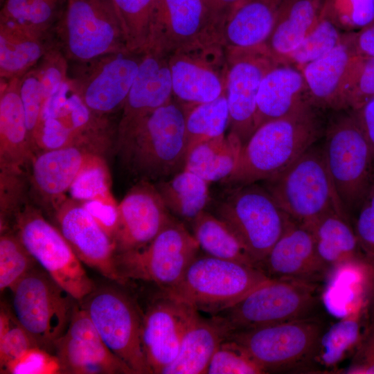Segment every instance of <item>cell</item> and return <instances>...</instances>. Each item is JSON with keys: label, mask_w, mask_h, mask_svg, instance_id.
<instances>
[{"label": "cell", "mask_w": 374, "mask_h": 374, "mask_svg": "<svg viewBox=\"0 0 374 374\" xmlns=\"http://www.w3.org/2000/svg\"><path fill=\"white\" fill-rule=\"evenodd\" d=\"M115 147L125 168L140 181H159L184 169L186 109L174 98L123 130Z\"/></svg>", "instance_id": "6da1fadb"}, {"label": "cell", "mask_w": 374, "mask_h": 374, "mask_svg": "<svg viewBox=\"0 0 374 374\" xmlns=\"http://www.w3.org/2000/svg\"><path fill=\"white\" fill-rule=\"evenodd\" d=\"M312 104L257 127L242 146L232 173L222 181L242 186L283 171L314 145L321 133Z\"/></svg>", "instance_id": "7a4b0ae2"}, {"label": "cell", "mask_w": 374, "mask_h": 374, "mask_svg": "<svg viewBox=\"0 0 374 374\" xmlns=\"http://www.w3.org/2000/svg\"><path fill=\"white\" fill-rule=\"evenodd\" d=\"M49 38L69 62L129 50L113 0H62Z\"/></svg>", "instance_id": "3957f363"}, {"label": "cell", "mask_w": 374, "mask_h": 374, "mask_svg": "<svg viewBox=\"0 0 374 374\" xmlns=\"http://www.w3.org/2000/svg\"><path fill=\"white\" fill-rule=\"evenodd\" d=\"M263 186L294 222L308 226L337 212L348 218L335 189L321 148L314 145Z\"/></svg>", "instance_id": "277c9868"}, {"label": "cell", "mask_w": 374, "mask_h": 374, "mask_svg": "<svg viewBox=\"0 0 374 374\" xmlns=\"http://www.w3.org/2000/svg\"><path fill=\"white\" fill-rule=\"evenodd\" d=\"M327 328L326 323L317 316L233 332L227 339L243 348L265 373L314 371Z\"/></svg>", "instance_id": "5b68a950"}, {"label": "cell", "mask_w": 374, "mask_h": 374, "mask_svg": "<svg viewBox=\"0 0 374 374\" xmlns=\"http://www.w3.org/2000/svg\"><path fill=\"white\" fill-rule=\"evenodd\" d=\"M319 283L270 278L217 315L231 333L317 317L321 305Z\"/></svg>", "instance_id": "8992f818"}, {"label": "cell", "mask_w": 374, "mask_h": 374, "mask_svg": "<svg viewBox=\"0 0 374 374\" xmlns=\"http://www.w3.org/2000/svg\"><path fill=\"white\" fill-rule=\"evenodd\" d=\"M269 278L259 267L206 254L197 256L181 279L163 292L197 310L217 314Z\"/></svg>", "instance_id": "52a82bcc"}, {"label": "cell", "mask_w": 374, "mask_h": 374, "mask_svg": "<svg viewBox=\"0 0 374 374\" xmlns=\"http://www.w3.org/2000/svg\"><path fill=\"white\" fill-rule=\"evenodd\" d=\"M321 149L337 196L349 216L358 210L374 182L373 154L352 111L332 120Z\"/></svg>", "instance_id": "ba28073f"}, {"label": "cell", "mask_w": 374, "mask_h": 374, "mask_svg": "<svg viewBox=\"0 0 374 374\" xmlns=\"http://www.w3.org/2000/svg\"><path fill=\"white\" fill-rule=\"evenodd\" d=\"M37 265L10 290L12 312L38 346L51 353L68 328L78 301Z\"/></svg>", "instance_id": "9c48e42d"}, {"label": "cell", "mask_w": 374, "mask_h": 374, "mask_svg": "<svg viewBox=\"0 0 374 374\" xmlns=\"http://www.w3.org/2000/svg\"><path fill=\"white\" fill-rule=\"evenodd\" d=\"M235 187L217 204L215 215L231 227L260 267L294 221L263 186Z\"/></svg>", "instance_id": "30bf717a"}, {"label": "cell", "mask_w": 374, "mask_h": 374, "mask_svg": "<svg viewBox=\"0 0 374 374\" xmlns=\"http://www.w3.org/2000/svg\"><path fill=\"white\" fill-rule=\"evenodd\" d=\"M107 348L133 374H150L141 339L143 312L116 287L95 289L79 301Z\"/></svg>", "instance_id": "8fae6325"}, {"label": "cell", "mask_w": 374, "mask_h": 374, "mask_svg": "<svg viewBox=\"0 0 374 374\" xmlns=\"http://www.w3.org/2000/svg\"><path fill=\"white\" fill-rule=\"evenodd\" d=\"M12 229L40 267L77 301L95 289L66 240L35 205L28 202L22 207Z\"/></svg>", "instance_id": "7c38bea8"}, {"label": "cell", "mask_w": 374, "mask_h": 374, "mask_svg": "<svg viewBox=\"0 0 374 374\" xmlns=\"http://www.w3.org/2000/svg\"><path fill=\"white\" fill-rule=\"evenodd\" d=\"M199 249L193 234L173 218L145 245L116 253L114 262L122 283L130 279L143 280L163 290L181 279Z\"/></svg>", "instance_id": "4fadbf2b"}, {"label": "cell", "mask_w": 374, "mask_h": 374, "mask_svg": "<svg viewBox=\"0 0 374 374\" xmlns=\"http://www.w3.org/2000/svg\"><path fill=\"white\" fill-rule=\"evenodd\" d=\"M145 51L130 50L69 62L73 91L92 111L109 116L122 111Z\"/></svg>", "instance_id": "5bb4252c"}, {"label": "cell", "mask_w": 374, "mask_h": 374, "mask_svg": "<svg viewBox=\"0 0 374 374\" xmlns=\"http://www.w3.org/2000/svg\"><path fill=\"white\" fill-rule=\"evenodd\" d=\"M223 28L204 0H157L147 49L170 56L196 47L224 44Z\"/></svg>", "instance_id": "9a60e30c"}, {"label": "cell", "mask_w": 374, "mask_h": 374, "mask_svg": "<svg viewBox=\"0 0 374 374\" xmlns=\"http://www.w3.org/2000/svg\"><path fill=\"white\" fill-rule=\"evenodd\" d=\"M225 48V94L229 109V132L237 136L243 145L255 130L256 99L261 81L270 69L280 63L265 44Z\"/></svg>", "instance_id": "2e32d148"}, {"label": "cell", "mask_w": 374, "mask_h": 374, "mask_svg": "<svg viewBox=\"0 0 374 374\" xmlns=\"http://www.w3.org/2000/svg\"><path fill=\"white\" fill-rule=\"evenodd\" d=\"M169 57L173 98L185 107L213 100L225 91L226 48L213 44Z\"/></svg>", "instance_id": "e0dca14e"}, {"label": "cell", "mask_w": 374, "mask_h": 374, "mask_svg": "<svg viewBox=\"0 0 374 374\" xmlns=\"http://www.w3.org/2000/svg\"><path fill=\"white\" fill-rule=\"evenodd\" d=\"M143 313L141 339L151 373L160 374L177 356L185 331L198 313L193 306L163 292Z\"/></svg>", "instance_id": "ac0fdd59"}, {"label": "cell", "mask_w": 374, "mask_h": 374, "mask_svg": "<svg viewBox=\"0 0 374 374\" xmlns=\"http://www.w3.org/2000/svg\"><path fill=\"white\" fill-rule=\"evenodd\" d=\"M54 353L61 373L133 374L105 345L79 301Z\"/></svg>", "instance_id": "d6986e66"}, {"label": "cell", "mask_w": 374, "mask_h": 374, "mask_svg": "<svg viewBox=\"0 0 374 374\" xmlns=\"http://www.w3.org/2000/svg\"><path fill=\"white\" fill-rule=\"evenodd\" d=\"M52 213L55 225L80 260L104 277L123 283L115 266L114 244L82 203L67 196Z\"/></svg>", "instance_id": "ffe728a7"}, {"label": "cell", "mask_w": 374, "mask_h": 374, "mask_svg": "<svg viewBox=\"0 0 374 374\" xmlns=\"http://www.w3.org/2000/svg\"><path fill=\"white\" fill-rule=\"evenodd\" d=\"M117 211L115 254L145 245L174 218L154 184L147 181L134 185L118 203Z\"/></svg>", "instance_id": "44dd1931"}, {"label": "cell", "mask_w": 374, "mask_h": 374, "mask_svg": "<svg viewBox=\"0 0 374 374\" xmlns=\"http://www.w3.org/2000/svg\"><path fill=\"white\" fill-rule=\"evenodd\" d=\"M100 155L79 147L44 150L34 154L29 184L34 195L50 212L67 197L79 174Z\"/></svg>", "instance_id": "7402d4cb"}, {"label": "cell", "mask_w": 374, "mask_h": 374, "mask_svg": "<svg viewBox=\"0 0 374 374\" xmlns=\"http://www.w3.org/2000/svg\"><path fill=\"white\" fill-rule=\"evenodd\" d=\"M172 99L169 57L147 49L121 111L117 132L128 127Z\"/></svg>", "instance_id": "603a6c76"}, {"label": "cell", "mask_w": 374, "mask_h": 374, "mask_svg": "<svg viewBox=\"0 0 374 374\" xmlns=\"http://www.w3.org/2000/svg\"><path fill=\"white\" fill-rule=\"evenodd\" d=\"M260 268L269 278L315 283L328 274L317 255L312 231L295 222L274 244Z\"/></svg>", "instance_id": "cb8c5ba5"}, {"label": "cell", "mask_w": 374, "mask_h": 374, "mask_svg": "<svg viewBox=\"0 0 374 374\" xmlns=\"http://www.w3.org/2000/svg\"><path fill=\"white\" fill-rule=\"evenodd\" d=\"M358 55L351 32L328 53L299 68L314 106L344 109L345 89Z\"/></svg>", "instance_id": "d4e9b609"}, {"label": "cell", "mask_w": 374, "mask_h": 374, "mask_svg": "<svg viewBox=\"0 0 374 374\" xmlns=\"http://www.w3.org/2000/svg\"><path fill=\"white\" fill-rule=\"evenodd\" d=\"M19 78L1 80L0 170L26 172L35 154L19 95Z\"/></svg>", "instance_id": "484cf974"}, {"label": "cell", "mask_w": 374, "mask_h": 374, "mask_svg": "<svg viewBox=\"0 0 374 374\" xmlns=\"http://www.w3.org/2000/svg\"><path fill=\"white\" fill-rule=\"evenodd\" d=\"M309 104H312L310 96L301 70L291 64H278L265 74L260 84L255 130Z\"/></svg>", "instance_id": "4316f807"}, {"label": "cell", "mask_w": 374, "mask_h": 374, "mask_svg": "<svg viewBox=\"0 0 374 374\" xmlns=\"http://www.w3.org/2000/svg\"><path fill=\"white\" fill-rule=\"evenodd\" d=\"M305 226L312 233L317 255L328 273L344 266L371 267L348 217L332 212Z\"/></svg>", "instance_id": "83f0119b"}, {"label": "cell", "mask_w": 374, "mask_h": 374, "mask_svg": "<svg viewBox=\"0 0 374 374\" xmlns=\"http://www.w3.org/2000/svg\"><path fill=\"white\" fill-rule=\"evenodd\" d=\"M286 1L239 0L224 20V46L246 48L264 44Z\"/></svg>", "instance_id": "f1b7e54d"}, {"label": "cell", "mask_w": 374, "mask_h": 374, "mask_svg": "<svg viewBox=\"0 0 374 374\" xmlns=\"http://www.w3.org/2000/svg\"><path fill=\"white\" fill-rule=\"evenodd\" d=\"M230 334L220 316L206 319L197 313L185 331L177 357L162 374L206 373L213 355Z\"/></svg>", "instance_id": "f546056e"}, {"label": "cell", "mask_w": 374, "mask_h": 374, "mask_svg": "<svg viewBox=\"0 0 374 374\" xmlns=\"http://www.w3.org/2000/svg\"><path fill=\"white\" fill-rule=\"evenodd\" d=\"M326 0H287L264 44L280 64L301 42L318 20Z\"/></svg>", "instance_id": "4dcf8cb0"}, {"label": "cell", "mask_w": 374, "mask_h": 374, "mask_svg": "<svg viewBox=\"0 0 374 374\" xmlns=\"http://www.w3.org/2000/svg\"><path fill=\"white\" fill-rule=\"evenodd\" d=\"M48 37L0 21V78H20L34 68L44 55Z\"/></svg>", "instance_id": "1f68e13d"}, {"label": "cell", "mask_w": 374, "mask_h": 374, "mask_svg": "<svg viewBox=\"0 0 374 374\" xmlns=\"http://www.w3.org/2000/svg\"><path fill=\"white\" fill-rule=\"evenodd\" d=\"M242 146L239 139L231 132L206 141L188 152L184 169L208 184L223 181L233 171Z\"/></svg>", "instance_id": "d6a6232c"}, {"label": "cell", "mask_w": 374, "mask_h": 374, "mask_svg": "<svg viewBox=\"0 0 374 374\" xmlns=\"http://www.w3.org/2000/svg\"><path fill=\"white\" fill-rule=\"evenodd\" d=\"M208 184L186 169L154 184L170 213L190 222L205 211L209 200Z\"/></svg>", "instance_id": "836d02e7"}, {"label": "cell", "mask_w": 374, "mask_h": 374, "mask_svg": "<svg viewBox=\"0 0 374 374\" xmlns=\"http://www.w3.org/2000/svg\"><path fill=\"white\" fill-rule=\"evenodd\" d=\"M191 222L193 234L207 255L259 267L231 227L216 215L204 211Z\"/></svg>", "instance_id": "e575fe53"}, {"label": "cell", "mask_w": 374, "mask_h": 374, "mask_svg": "<svg viewBox=\"0 0 374 374\" xmlns=\"http://www.w3.org/2000/svg\"><path fill=\"white\" fill-rule=\"evenodd\" d=\"M184 107L187 154L198 144L225 134L229 126L225 91L213 100Z\"/></svg>", "instance_id": "d590c367"}, {"label": "cell", "mask_w": 374, "mask_h": 374, "mask_svg": "<svg viewBox=\"0 0 374 374\" xmlns=\"http://www.w3.org/2000/svg\"><path fill=\"white\" fill-rule=\"evenodd\" d=\"M61 1L2 0L0 21L48 37L57 18Z\"/></svg>", "instance_id": "8d00e7d4"}, {"label": "cell", "mask_w": 374, "mask_h": 374, "mask_svg": "<svg viewBox=\"0 0 374 374\" xmlns=\"http://www.w3.org/2000/svg\"><path fill=\"white\" fill-rule=\"evenodd\" d=\"M365 308L366 304L359 301L355 311L326 329L321 340L316 365L320 363L328 368H336L350 352L355 350L362 334L361 317Z\"/></svg>", "instance_id": "74e56055"}, {"label": "cell", "mask_w": 374, "mask_h": 374, "mask_svg": "<svg viewBox=\"0 0 374 374\" xmlns=\"http://www.w3.org/2000/svg\"><path fill=\"white\" fill-rule=\"evenodd\" d=\"M326 2V1H325ZM328 14L325 3L314 26L283 64L301 68L331 51L343 40L344 33Z\"/></svg>", "instance_id": "f35d334b"}, {"label": "cell", "mask_w": 374, "mask_h": 374, "mask_svg": "<svg viewBox=\"0 0 374 374\" xmlns=\"http://www.w3.org/2000/svg\"><path fill=\"white\" fill-rule=\"evenodd\" d=\"M113 1L124 29L127 48L132 51H145L157 0Z\"/></svg>", "instance_id": "ab89813d"}, {"label": "cell", "mask_w": 374, "mask_h": 374, "mask_svg": "<svg viewBox=\"0 0 374 374\" xmlns=\"http://www.w3.org/2000/svg\"><path fill=\"white\" fill-rule=\"evenodd\" d=\"M0 290H11L37 262L25 247L16 232H0Z\"/></svg>", "instance_id": "60d3db41"}, {"label": "cell", "mask_w": 374, "mask_h": 374, "mask_svg": "<svg viewBox=\"0 0 374 374\" xmlns=\"http://www.w3.org/2000/svg\"><path fill=\"white\" fill-rule=\"evenodd\" d=\"M112 179L104 156H100L87 166L71 185L69 197L80 202L116 201L111 191Z\"/></svg>", "instance_id": "b9f144b4"}, {"label": "cell", "mask_w": 374, "mask_h": 374, "mask_svg": "<svg viewBox=\"0 0 374 374\" xmlns=\"http://www.w3.org/2000/svg\"><path fill=\"white\" fill-rule=\"evenodd\" d=\"M35 346H38L36 341L18 322L13 312L1 303L0 312L1 372L10 363Z\"/></svg>", "instance_id": "7bdbcfd3"}, {"label": "cell", "mask_w": 374, "mask_h": 374, "mask_svg": "<svg viewBox=\"0 0 374 374\" xmlns=\"http://www.w3.org/2000/svg\"><path fill=\"white\" fill-rule=\"evenodd\" d=\"M26 172L0 170V232L12 228L14 220L28 202Z\"/></svg>", "instance_id": "ee69618b"}, {"label": "cell", "mask_w": 374, "mask_h": 374, "mask_svg": "<svg viewBox=\"0 0 374 374\" xmlns=\"http://www.w3.org/2000/svg\"><path fill=\"white\" fill-rule=\"evenodd\" d=\"M208 374H261L263 369L236 342L223 341L207 368Z\"/></svg>", "instance_id": "f6af8a7d"}, {"label": "cell", "mask_w": 374, "mask_h": 374, "mask_svg": "<svg viewBox=\"0 0 374 374\" xmlns=\"http://www.w3.org/2000/svg\"><path fill=\"white\" fill-rule=\"evenodd\" d=\"M374 98V57L359 55L346 85L344 109L356 110Z\"/></svg>", "instance_id": "bcb514c9"}, {"label": "cell", "mask_w": 374, "mask_h": 374, "mask_svg": "<svg viewBox=\"0 0 374 374\" xmlns=\"http://www.w3.org/2000/svg\"><path fill=\"white\" fill-rule=\"evenodd\" d=\"M325 7L341 29H361L374 20V0H326Z\"/></svg>", "instance_id": "7dc6e473"}, {"label": "cell", "mask_w": 374, "mask_h": 374, "mask_svg": "<svg viewBox=\"0 0 374 374\" xmlns=\"http://www.w3.org/2000/svg\"><path fill=\"white\" fill-rule=\"evenodd\" d=\"M35 68L42 83L45 101L67 80L69 61L49 38L48 48Z\"/></svg>", "instance_id": "c3c4849f"}, {"label": "cell", "mask_w": 374, "mask_h": 374, "mask_svg": "<svg viewBox=\"0 0 374 374\" xmlns=\"http://www.w3.org/2000/svg\"><path fill=\"white\" fill-rule=\"evenodd\" d=\"M19 91L33 145V136L44 103L42 83L35 66L19 78Z\"/></svg>", "instance_id": "681fc988"}, {"label": "cell", "mask_w": 374, "mask_h": 374, "mask_svg": "<svg viewBox=\"0 0 374 374\" xmlns=\"http://www.w3.org/2000/svg\"><path fill=\"white\" fill-rule=\"evenodd\" d=\"M3 374H60V366L57 357L51 353L35 346L10 363Z\"/></svg>", "instance_id": "f907efd6"}, {"label": "cell", "mask_w": 374, "mask_h": 374, "mask_svg": "<svg viewBox=\"0 0 374 374\" xmlns=\"http://www.w3.org/2000/svg\"><path fill=\"white\" fill-rule=\"evenodd\" d=\"M357 212L354 231L363 253L374 269V182Z\"/></svg>", "instance_id": "816d5d0a"}, {"label": "cell", "mask_w": 374, "mask_h": 374, "mask_svg": "<svg viewBox=\"0 0 374 374\" xmlns=\"http://www.w3.org/2000/svg\"><path fill=\"white\" fill-rule=\"evenodd\" d=\"M341 371L344 373L374 374V321L369 319L349 366Z\"/></svg>", "instance_id": "f5cc1de1"}, {"label": "cell", "mask_w": 374, "mask_h": 374, "mask_svg": "<svg viewBox=\"0 0 374 374\" xmlns=\"http://www.w3.org/2000/svg\"><path fill=\"white\" fill-rule=\"evenodd\" d=\"M81 202L113 241L118 220V203L99 200Z\"/></svg>", "instance_id": "db71d44e"}, {"label": "cell", "mask_w": 374, "mask_h": 374, "mask_svg": "<svg viewBox=\"0 0 374 374\" xmlns=\"http://www.w3.org/2000/svg\"><path fill=\"white\" fill-rule=\"evenodd\" d=\"M350 111L366 138L374 157V98L359 109Z\"/></svg>", "instance_id": "11a10c76"}, {"label": "cell", "mask_w": 374, "mask_h": 374, "mask_svg": "<svg viewBox=\"0 0 374 374\" xmlns=\"http://www.w3.org/2000/svg\"><path fill=\"white\" fill-rule=\"evenodd\" d=\"M353 41L358 55L374 57V20L357 32H352Z\"/></svg>", "instance_id": "9f6ffc18"}, {"label": "cell", "mask_w": 374, "mask_h": 374, "mask_svg": "<svg viewBox=\"0 0 374 374\" xmlns=\"http://www.w3.org/2000/svg\"><path fill=\"white\" fill-rule=\"evenodd\" d=\"M239 0H204L211 15L224 26L225 18L232 7Z\"/></svg>", "instance_id": "6f0895ef"}, {"label": "cell", "mask_w": 374, "mask_h": 374, "mask_svg": "<svg viewBox=\"0 0 374 374\" xmlns=\"http://www.w3.org/2000/svg\"><path fill=\"white\" fill-rule=\"evenodd\" d=\"M370 303V317L369 319L374 321V288L372 290Z\"/></svg>", "instance_id": "680465c9"}, {"label": "cell", "mask_w": 374, "mask_h": 374, "mask_svg": "<svg viewBox=\"0 0 374 374\" xmlns=\"http://www.w3.org/2000/svg\"><path fill=\"white\" fill-rule=\"evenodd\" d=\"M1 1H2V0H1Z\"/></svg>", "instance_id": "91938a15"}]
</instances>
